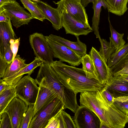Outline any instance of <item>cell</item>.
<instances>
[{"label": "cell", "mask_w": 128, "mask_h": 128, "mask_svg": "<svg viewBox=\"0 0 128 128\" xmlns=\"http://www.w3.org/2000/svg\"><path fill=\"white\" fill-rule=\"evenodd\" d=\"M128 66V52L114 66L110 68L111 74L124 67Z\"/></svg>", "instance_id": "cell-31"}, {"label": "cell", "mask_w": 128, "mask_h": 128, "mask_svg": "<svg viewBox=\"0 0 128 128\" xmlns=\"http://www.w3.org/2000/svg\"><path fill=\"white\" fill-rule=\"evenodd\" d=\"M81 59L82 68L86 76L89 78L95 79L100 81L98 74L90 55L86 54L81 57Z\"/></svg>", "instance_id": "cell-21"}, {"label": "cell", "mask_w": 128, "mask_h": 128, "mask_svg": "<svg viewBox=\"0 0 128 128\" xmlns=\"http://www.w3.org/2000/svg\"><path fill=\"white\" fill-rule=\"evenodd\" d=\"M113 103L120 111L125 114L128 113V96L114 98Z\"/></svg>", "instance_id": "cell-29"}, {"label": "cell", "mask_w": 128, "mask_h": 128, "mask_svg": "<svg viewBox=\"0 0 128 128\" xmlns=\"http://www.w3.org/2000/svg\"><path fill=\"white\" fill-rule=\"evenodd\" d=\"M128 52V42L111 55L107 61L108 66L110 68L115 65Z\"/></svg>", "instance_id": "cell-26"}, {"label": "cell", "mask_w": 128, "mask_h": 128, "mask_svg": "<svg viewBox=\"0 0 128 128\" xmlns=\"http://www.w3.org/2000/svg\"><path fill=\"white\" fill-rule=\"evenodd\" d=\"M80 96V105L87 106L94 112L100 122L106 124L114 116V104L107 100L100 90L85 92L81 93Z\"/></svg>", "instance_id": "cell-2"}, {"label": "cell", "mask_w": 128, "mask_h": 128, "mask_svg": "<svg viewBox=\"0 0 128 128\" xmlns=\"http://www.w3.org/2000/svg\"><path fill=\"white\" fill-rule=\"evenodd\" d=\"M11 86H9L5 81L2 78H0V94Z\"/></svg>", "instance_id": "cell-40"}, {"label": "cell", "mask_w": 128, "mask_h": 128, "mask_svg": "<svg viewBox=\"0 0 128 128\" xmlns=\"http://www.w3.org/2000/svg\"><path fill=\"white\" fill-rule=\"evenodd\" d=\"M100 45L99 52L107 63L108 60L116 50L110 42L107 41L106 39H102Z\"/></svg>", "instance_id": "cell-28"}, {"label": "cell", "mask_w": 128, "mask_h": 128, "mask_svg": "<svg viewBox=\"0 0 128 128\" xmlns=\"http://www.w3.org/2000/svg\"><path fill=\"white\" fill-rule=\"evenodd\" d=\"M20 37L16 39H11L10 42V48L13 54L12 61L17 55L20 44Z\"/></svg>", "instance_id": "cell-34"}, {"label": "cell", "mask_w": 128, "mask_h": 128, "mask_svg": "<svg viewBox=\"0 0 128 128\" xmlns=\"http://www.w3.org/2000/svg\"><path fill=\"white\" fill-rule=\"evenodd\" d=\"M111 32V36L110 37V42L117 51L123 46L126 43L123 39L124 34H120L118 32L113 28L108 17Z\"/></svg>", "instance_id": "cell-25"}, {"label": "cell", "mask_w": 128, "mask_h": 128, "mask_svg": "<svg viewBox=\"0 0 128 128\" xmlns=\"http://www.w3.org/2000/svg\"><path fill=\"white\" fill-rule=\"evenodd\" d=\"M2 7H0V22H5L10 19Z\"/></svg>", "instance_id": "cell-39"}, {"label": "cell", "mask_w": 128, "mask_h": 128, "mask_svg": "<svg viewBox=\"0 0 128 128\" xmlns=\"http://www.w3.org/2000/svg\"><path fill=\"white\" fill-rule=\"evenodd\" d=\"M43 62L40 59L35 57L32 62L22 68L18 73L5 81L10 86H14L23 77L25 74L30 75L34 70L38 66H40Z\"/></svg>", "instance_id": "cell-18"}, {"label": "cell", "mask_w": 128, "mask_h": 128, "mask_svg": "<svg viewBox=\"0 0 128 128\" xmlns=\"http://www.w3.org/2000/svg\"><path fill=\"white\" fill-rule=\"evenodd\" d=\"M35 79L28 74L22 77L14 86L16 96L28 105H34L39 90Z\"/></svg>", "instance_id": "cell-3"}, {"label": "cell", "mask_w": 128, "mask_h": 128, "mask_svg": "<svg viewBox=\"0 0 128 128\" xmlns=\"http://www.w3.org/2000/svg\"><path fill=\"white\" fill-rule=\"evenodd\" d=\"M74 113L73 119L76 128H100V118L87 106L80 105Z\"/></svg>", "instance_id": "cell-8"}, {"label": "cell", "mask_w": 128, "mask_h": 128, "mask_svg": "<svg viewBox=\"0 0 128 128\" xmlns=\"http://www.w3.org/2000/svg\"><path fill=\"white\" fill-rule=\"evenodd\" d=\"M34 114V105H30L21 122L20 128H29Z\"/></svg>", "instance_id": "cell-30"}, {"label": "cell", "mask_w": 128, "mask_h": 128, "mask_svg": "<svg viewBox=\"0 0 128 128\" xmlns=\"http://www.w3.org/2000/svg\"><path fill=\"white\" fill-rule=\"evenodd\" d=\"M107 6L108 12L116 15L121 16L128 8L127 4L128 0H104Z\"/></svg>", "instance_id": "cell-22"}, {"label": "cell", "mask_w": 128, "mask_h": 128, "mask_svg": "<svg viewBox=\"0 0 128 128\" xmlns=\"http://www.w3.org/2000/svg\"><path fill=\"white\" fill-rule=\"evenodd\" d=\"M112 76H126L128 75V66L123 68L112 74Z\"/></svg>", "instance_id": "cell-38"}, {"label": "cell", "mask_w": 128, "mask_h": 128, "mask_svg": "<svg viewBox=\"0 0 128 128\" xmlns=\"http://www.w3.org/2000/svg\"><path fill=\"white\" fill-rule=\"evenodd\" d=\"M1 7L12 21L13 26L16 28L28 24L33 18L31 14L15 0H10Z\"/></svg>", "instance_id": "cell-5"}, {"label": "cell", "mask_w": 128, "mask_h": 128, "mask_svg": "<svg viewBox=\"0 0 128 128\" xmlns=\"http://www.w3.org/2000/svg\"><path fill=\"white\" fill-rule=\"evenodd\" d=\"M25 62V60L17 54L13 61L8 65L2 79L6 81L16 74L27 65Z\"/></svg>", "instance_id": "cell-20"}, {"label": "cell", "mask_w": 128, "mask_h": 128, "mask_svg": "<svg viewBox=\"0 0 128 128\" xmlns=\"http://www.w3.org/2000/svg\"><path fill=\"white\" fill-rule=\"evenodd\" d=\"M10 0H0V7L5 4L8 2Z\"/></svg>", "instance_id": "cell-43"}, {"label": "cell", "mask_w": 128, "mask_h": 128, "mask_svg": "<svg viewBox=\"0 0 128 128\" xmlns=\"http://www.w3.org/2000/svg\"><path fill=\"white\" fill-rule=\"evenodd\" d=\"M126 114L127 116L128 121V113H127Z\"/></svg>", "instance_id": "cell-45"}, {"label": "cell", "mask_w": 128, "mask_h": 128, "mask_svg": "<svg viewBox=\"0 0 128 128\" xmlns=\"http://www.w3.org/2000/svg\"><path fill=\"white\" fill-rule=\"evenodd\" d=\"M36 4L45 18L51 22L52 27L55 30H58L62 28V15L57 8H53L46 3L41 1Z\"/></svg>", "instance_id": "cell-14"}, {"label": "cell", "mask_w": 128, "mask_h": 128, "mask_svg": "<svg viewBox=\"0 0 128 128\" xmlns=\"http://www.w3.org/2000/svg\"><path fill=\"white\" fill-rule=\"evenodd\" d=\"M48 36L72 50L81 58L86 54V46L80 40L78 37L76 38V42H72L60 36L52 34Z\"/></svg>", "instance_id": "cell-17"}, {"label": "cell", "mask_w": 128, "mask_h": 128, "mask_svg": "<svg viewBox=\"0 0 128 128\" xmlns=\"http://www.w3.org/2000/svg\"><path fill=\"white\" fill-rule=\"evenodd\" d=\"M113 76L117 79L128 82V75L126 76Z\"/></svg>", "instance_id": "cell-41"}, {"label": "cell", "mask_w": 128, "mask_h": 128, "mask_svg": "<svg viewBox=\"0 0 128 128\" xmlns=\"http://www.w3.org/2000/svg\"><path fill=\"white\" fill-rule=\"evenodd\" d=\"M8 64L5 60L4 56H0V78L4 77Z\"/></svg>", "instance_id": "cell-35"}, {"label": "cell", "mask_w": 128, "mask_h": 128, "mask_svg": "<svg viewBox=\"0 0 128 128\" xmlns=\"http://www.w3.org/2000/svg\"><path fill=\"white\" fill-rule=\"evenodd\" d=\"M92 3V8L94 10V14L92 18V23L91 27L96 38H98L100 43L102 42V39L98 30L100 14L102 10V7L103 6L106 9H107V6L104 0H96Z\"/></svg>", "instance_id": "cell-19"}, {"label": "cell", "mask_w": 128, "mask_h": 128, "mask_svg": "<svg viewBox=\"0 0 128 128\" xmlns=\"http://www.w3.org/2000/svg\"><path fill=\"white\" fill-rule=\"evenodd\" d=\"M89 54L98 74L100 81L106 84L111 75L110 68L99 52L94 47H92Z\"/></svg>", "instance_id": "cell-12"}, {"label": "cell", "mask_w": 128, "mask_h": 128, "mask_svg": "<svg viewBox=\"0 0 128 128\" xmlns=\"http://www.w3.org/2000/svg\"><path fill=\"white\" fill-rule=\"evenodd\" d=\"M16 96V91L14 86H11L0 94V116Z\"/></svg>", "instance_id": "cell-23"}, {"label": "cell", "mask_w": 128, "mask_h": 128, "mask_svg": "<svg viewBox=\"0 0 128 128\" xmlns=\"http://www.w3.org/2000/svg\"><path fill=\"white\" fill-rule=\"evenodd\" d=\"M17 38L10 19L6 22H0V56L4 57L6 52L10 47V40Z\"/></svg>", "instance_id": "cell-13"}, {"label": "cell", "mask_w": 128, "mask_h": 128, "mask_svg": "<svg viewBox=\"0 0 128 128\" xmlns=\"http://www.w3.org/2000/svg\"><path fill=\"white\" fill-rule=\"evenodd\" d=\"M105 86L114 98L128 96V82L120 80L111 76Z\"/></svg>", "instance_id": "cell-15"}, {"label": "cell", "mask_w": 128, "mask_h": 128, "mask_svg": "<svg viewBox=\"0 0 128 128\" xmlns=\"http://www.w3.org/2000/svg\"><path fill=\"white\" fill-rule=\"evenodd\" d=\"M50 65L62 83L76 94L100 90L105 85L96 79L87 78L82 68L68 65L60 60L54 61Z\"/></svg>", "instance_id": "cell-1"}, {"label": "cell", "mask_w": 128, "mask_h": 128, "mask_svg": "<svg viewBox=\"0 0 128 128\" xmlns=\"http://www.w3.org/2000/svg\"><path fill=\"white\" fill-rule=\"evenodd\" d=\"M24 8L30 12L33 18L42 22L45 19L42 11L36 3L31 0H20Z\"/></svg>", "instance_id": "cell-24"}, {"label": "cell", "mask_w": 128, "mask_h": 128, "mask_svg": "<svg viewBox=\"0 0 128 128\" xmlns=\"http://www.w3.org/2000/svg\"><path fill=\"white\" fill-rule=\"evenodd\" d=\"M96 0H82V4L84 7L87 6L90 2H93Z\"/></svg>", "instance_id": "cell-42"}, {"label": "cell", "mask_w": 128, "mask_h": 128, "mask_svg": "<svg viewBox=\"0 0 128 128\" xmlns=\"http://www.w3.org/2000/svg\"></svg>", "instance_id": "cell-46"}, {"label": "cell", "mask_w": 128, "mask_h": 128, "mask_svg": "<svg viewBox=\"0 0 128 128\" xmlns=\"http://www.w3.org/2000/svg\"><path fill=\"white\" fill-rule=\"evenodd\" d=\"M64 106L49 121L45 128H66L62 114Z\"/></svg>", "instance_id": "cell-27"}, {"label": "cell", "mask_w": 128, "mask_h": 128, "mask_svg": "<svg viewBox=\"0 0 128 128\" xmlns=\"http://www.w3.org/2000/svg\"><path fill=\"white\" fill-rule=\"evenodd\" d=\"M13 56V53L10 47L5 53L4 56V59L6 62L9 64L12 62Z\"/></svg>", "instance_id": "cell-37"}, {"label": "cell", "mask_w": 128, "mask_h": 128, "mask_svg": "<svg viewBox=\"0 0 128 128\" xmlns=\"http://www.w3.org/2000/svg\"><path fill=\"white\" fill-rule=\"evenodd\" d=\"M32 0V2H34L36 3L40 1V0Z\"/></svg>", "instance_id": "cell-44"}, {"label": "cell", "mask_w": 128, "mask_h": 128, "mask_svg": "<svg viewBox=\"0 0 128 128\" xmlns=\"http://www.w3.org/2000/svg\"><path fill=\"white\" fill-rule=\"evenodd\" d=\"M81 0H60L54 3L57 5L59 12L65 10L74 18L88 26L87 15L86 10L82 4Z\"/></svg>", "instance_id": "cell-10"}, {"label": "cell", "mask_w": 128, "mask_h": 128, "mask_svg": "<svg viewBox=\"0 0 128 128\" xmlns=\"http://www.w3.org/2000/svg\"><path fill=\"white\" fill-rule=\"evenodd\" d=\"M29 40L36 57L44 63L51 64L54 61L53 53L46 36L42 33H34L30 35Z\"/></svg>", "instance_id": "cell-4"}, {"label": "cell", "mask_w": 128, "mask_h": 128, "mask_svg": "<svg viewBox=\"0 0 128 128\" xmlns=\"http://www.w3.org/2000/svg\"><path fill=\"white\" fill-rule=\"evenodd\" d=\"M0 118V128H12L10 118L6 112H3Z\"/></svg>", "instance_id": "cell-32"}, {"label": "cell", "mask_w": 128, "mask_h": 128, "mask_svg": "<svg viewBox=\"0 0 128 128\" xmlns=\"http://www.w3.org/2000/svg\"><path fill=\"white\" fill-rule=\"evenodd\" d=\"M64 106L61 101L56 98L48 105L35 115L29 128H45L50 119Z\"/></svg>", "instance_id": "cell-6"}, {"label": "cell", "mask_w": 128, "mask_h": 128, "mask_svg": "<svg viewBox=\"0 0 128 128\" xmlns=\"http://www.w3.org/2000/svg\"><path fill=\"white\" fill-rule=\"evenodd\" d=\"M39 87V91L34 105V116L56 98L55 95L48 89L44 87Z\"/></svg>", "instance_id": "cell-16"}, {"label": "cell", "mask_w": 128, "mask_h": 128, "mask_svg": "<svg viewBox=\"0 0 128 128\" xmlns=\"http://www.w3.org/2000/svg\"><path fill=\"white\" fill-rule=\"evenodd\" d=\"M60 12L62 15V26L66 34L74 36L76 38L80 35H86L93 31L92 27L77 20L65 10Z\"/></svg>", "instance_id": "cell-9"}, {"label": "cell", "mask_w": 128, "mask_h": 128, "mask_svg": "<svg viewBox=\"0 0 128 128\" xmlns=\"http://www.w3.org/2000/svg\"><path fill=\"white\" fill-rule=\"evenodd\" d=\"M100 92L107 100L110 103H113L114 98L105 86L100 90Z\"/></svg>", "instance_id": "cell-36"}, {"label": "cell", "mask_w": 128, "mask_h": 128, "mask_svg": "<svg viewBox=\"0 0 128 128\" xmlns=\"http://www.w3.org/2000/svg\"><path fill=\"white\" fill-rule=\"evenodd\" d=\"M46 37L53 52L54 58L73 66H78L81 64V58L72 50L50 38L48 36Z\"/></svg>", "instance_id": "cell-7"}, {"label": "cell", "mask_w": 128, "mask_h": 128, "mask_svg": "<svg viewBox=\"0 0 128 128\" xmlns=\"http://www.w3.org/2000/svg\"><path fill=\"white\" fill-rule=\"evenodd\" d=\"M62 114L66 128H76L74 122L69 114L63 110Z\"/></svg>", "instance_id": "cell-33"}, {"label": "cell", "mask_w": 128, "mask_h": 128, "mask_svg": "<svg viewBox=\"0 0 128 128\" xmlns=\"http://www.w3.org/2000/svg\"><path fill=\"white\" fill-rule=\"evenodd\" d=\"M28 107L24 101L16 96L6 108L4 112L9 116L12 128H20Z\"/></svg>", "instance_id": "cell-11"}]
</instances>
